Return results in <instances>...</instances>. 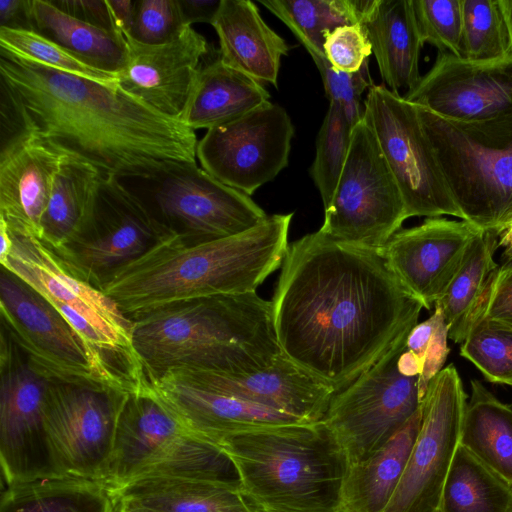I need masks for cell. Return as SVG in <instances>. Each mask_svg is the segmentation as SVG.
Segmentation results:
<instances>
[{
    "label": "cell",
    "mask_w": 512,
    "mask_h": 512,
    "mask_svg": "<svg viewBox=\"0 0 512 512\" xmlns=\"http://www.w3.org/2000/svg\"><path fill=\"white\" fill-rule=\"evenodd\" d=\"M271 306L281 353L335 394L409 334L424 308L378 250L319 230L288 245Z\"/></svg>",
    "instance_id": "1"
},
{
    "label": "cell",
    "mask_w": 512,
    "mask_h": 512,
    "mask_svg": "<svg viewBox=\"0 0 512 512\" xmlns=\"http://www.w3.org/2000/svg\"><path fill=\"white\" fill-rule=\"evenodd\" d=\"M1 134L32 132L104 176L196 162L195 131L160 114L119 83L103 84L0 51Z\"/></svg>",
    "instance_id": "2"
},
{
    "label": "cell",
    "mask_w": 512,
    "mask_h": 512,
    "mask_svg": "<svg viewBox=\"0 0 512 512\" xmlns=\"http://www.w3.org/2000/svg\"><path fill=\"white\" fill-rule=\"evenodd\" d=\"M293 213L230 237L189 243L172 231L100 289L131 319L162 308L256 292L281 267Z\"/></svg>",
    "instance_id": "3"
},
{
    "label": "cell",
    "mask_w": 512,
    "mask_h": 512,
    "mask_svg": "<svg viewBox=\"0 0 512 512\" xmlns=\"http://www.w3.org/2000/svg\"><path fill=\"white\" fill-rule=\"evenodd\" d=\"M132 320L146 378L179 367L252 373L281 354L271 301L256 292L178 304Z\"/></svg>",
    "instance_id": "4"
},
{
    "label": "cell",
    "mask_w": 512,
    "mask_h": 512,
    "mask_svg": "<svg viewBox=\"0 0 512 512\" xmlns=\"http://www.w3.org/2000/svg\"><path fill=\"white\" fill-rule=\"evenodd\" d=\"M218 446L258 512H341L350 464L323 420L250 428Z\"/></svg>",
    "instance_id": "5"
},
{
    "label": "cell",
    "mask_w": 512,
    "mask_h": 512,
    "mask_svg": "<svg viewBox=\"0 0 512 512\" xmlns=\"http://www.w3.org/2000/svg\"><path fill=\"white\" fill-rule=\"evenodd\" d=\"M415 107L463 220L498 236L512 222V109L465 122Z\"/></svg>",
    "instance_id": "6"
},
{
    "label": "cell",
    "mask_w": 512,
    "mask_h": 512,
    "mask_svg": "<svg viewBox=\"0 0 512 512\" xmlns=\"http://www.w3.org/2000/svg\"><path fill=\"white\" fill-rule=\"evenodd\" d=\"M8 230L13 244L2 268L43 296L108 371L138 390L146 375L133 346V320L104 292L72 274L40 239Z\"/></svg>",
    "instance_id": "7"
},
{
    "label": "cell",
    "mask_w": 512,
    "mask_h": 512,
    "mask_svg": "<svg viewBox=\"0 0 512 512\" xmlns=\"http://www.w3.org/2000/svg\"><path fill=\"white\" fill-rule=\"evenodd\" d=\"M156 476L239 484L230 458L215 443L190 431L143 390L122 409L111 460L102 481L111 491Z\"/></svg>",
    "instance_id": "8"
},
{
    "label": "cell",
    "mask_w": 512,
    "mask_h": 512,
    "mask_svg": "<svg viewBox=\"0 0 512 512\" xmlns=\"http://www.w3.org/2000/svg\"><path fill=\"white\" fill-rule=\"evenodd\" d=\"M116 178L154 218L189 243L237 235L268 217L251 196L223 184L196 162L166 161Z\"/></svg>",
    "instance_id": "9"
},
{
    "label": "cell",
    "mask_w": 512,
    "mask_h": 512,
    "mask_svg": "<svg viewBox=\"0 0 512 512\" xmlns=\"http://www.w3.org/2000/svg\"><path fill=\"white\" fill-rule=\"evenodd\" d=\"M2 327L45 379L133 392L108 371L72 325L43 296L2 268Z\"/></svg>",
    "instance_id": "10"
},
{
    "label": "cell",
    "mask_w": 512,
    "mask_h": 512,
    "mask_svg": "<svg viewBox=\"0 0 512 512\" xmlns=\"http://www.w3.org/2000/svg\"><path fill=\"white\" fill-rule=\"evenodd\" d=\"M406 219L398 184L362 119L351 130L348 155L319 231L333 240L379 251Z\"/></svg>",
    "instance_id": "11"
},
{
    "label": "cell",
    "mask_w": 512,
    "mask_h": 512,
    "mask_svg": "<svg viewBox=\"0 0 512 512\" xmlns=\"http://www.w3.org/2000/svg\"><path fill=\"white\" fill-rule=\"evenodd\" d=\"M408 335L336 393L322 419L343 447L350 465L379 450L420 408L419 376L403 374L398 365Z\"/></svg>",
    "instance_id": "12"
},
{
    "label": "cell",
    "mask_w": 512,
    "mask_h": 512,
    "mask_svg": "<svg viewBox=\"0 0 512 512\" xmlns=\"http://www.w3.org/2000/svg\"><path fill=\"white\" fill-rule=\"evenodd\" d=\"M363 119L398 184L407 218L450 215L463 220L415 105L384 85H373L364 99Z\"/></svg>",
    "instance_id": "13"
},
{
    "label": "cell",
    "mask_w": 512,
    "mask_h": 512,
    "mask_svg": "<svg viewBox=\"0 0 512 512\" xmlns=\"http://www.w3.org/2000/svg\"><path fill=\"white\" fill-rule=\"evenodd\" d=\"M170 232L116 177L103 176L89 221L54 253L72 274L100 290Z\"/></svg>",
    "instance_id": "14"
},
{
    "label": "cell",
    "mask_w": 512,
    "mask_h": 512,
    "mask_svg": "<svg viewBox=\"0 0 512 512\" xmlns=\"http://www.w3.org/2000/svg\"><path fill=\"white\" fill-rule=\"evenodd\" d=\"M130 393L49 382L44 418L60 476L103 481Z\"/></svg>",
    "instance_id": "15"
},
{
    "label": "cell",
    "mask_w": 512,
    "mask_h": 512,
    "mask_svg": "<svg viewBox=\"0 0 512 512\" xmlns=\"http://www.w3.org/2000/svg\"><path fill=\"white\" fill-rule=\"evenodd\" d=\"M468 395L453 364L435 375L421 400V423L406 467L383 512H437L460 444Z\"/></svg>",
    "instance_id": "16"
},
{
    "label": "cell",
    "mask_w": 512,
    "mask_h": 512,
    "mask_svg": "<svg viewBox=\"0 0 512 512\" xmlns=\"http://www.w3.org/2000/svg\"><path fill=\"white\" fill-rule=\"evenodd\" d=\"M0 371V464L7 486L60 476L44 418L50 381L31 368L3 327Z\"/></svg>",
    "instance_id": "17"
},
{
    "label": "cell",
    "mask_w": 512,
    "mask_h": 512,
    "mask_svg": "<svg viewBox=\"0 0 512 512\" xmlns=\"http://www.w3.org/2000/svg\"><path fill=\"white\" fill-rule=\"evenodd\" d=\"M294 126L286 110L270 101L207 130L198 141L201 167L249 196L287 167Z\"/></svg>",
    "instance_id": "18"
},
{
    "label": "cell",
    "mask_w": 512,
    "mask_h": 512,
    "mask_svg": "<svg viewBox=\"0 0 512 512\" xmlns=\"http://www.w3.org/2000/svg\"><path fill=\"white\" fill-rule=\"evenodd\" d=\"M403 97L451 120L496 117L512 109V57L476 62L438 52L432 68Z\"/></svg>",
    "instance_id": "19"
},
{
    "label": "cell",
    "mask_w": 512,
    "mask_h": 512,
    "mask_svg": "<svg viewBox=\"0 0 512 512\" xmlns=\"http://www.w3.org/2000/svg\"><path fill=\"white\" fill-rule=\"evenodd\" d=\"M479 232L465 220L426 218L420 225L400 229L379 253L400 284L430 310Z\"/></svg>",
    "instance_id": "20"
},
{
    "label": "cell",
    "mask_w": 512,
    "mask_h": 512,
    "mask_svg": "<svg viewBox=\"0 0 512 512\" xmlns=\"http://www.w3.org/2000/svg\"><path fill=\"white\" fill-rule=\"evenodd\" d=\"M161 376L278 410L306 422L322 420L335 395L327 384L282 353L269 367L252 373L229 374L179 367Z\"/></svg>",
    "instance_id": "21"
},
{
    "label": "cell",
    "mask_w": 512,
    "mask_h": 512,
    "mask_svg": "<svg viewBox=\"0 0 512 512\" xmlns=\"http://www.w3.org/2000/svg\"><path fill=\"white\" fill-rule=\"evenodd\" d=\"M125 39L127 61L118 74L119 85L160 114L178 120L209 52L206 39L192 26L160 45Z\"/></svg>",
    "instance_id": "22"
},
{
    "label": "cell",
    "mask_w": 512,
    "mask_h": 512,
    "mask_svg": "<svg viewBox=\"0 0 512 512\" xmlns=\"http://www.w3.org/2000/svg\"><path fill=\"white\" fill-rule=\"evenodd\" d=\"M67 155L28 131L1 142L0 218L11 230L39 238L42 215Z\"/></svg>",
    "instance_id": "23"
},
{
    "label": "cell",
    "mask_w": 512,
    "mask_h": 512,
    "mask_svg": "<svg viewBox=\"0 0 512 512\" xmlns=\"http://www.w3.org/2000/svg\"><path fill=\"white\" fill-rule=\"evenodd\" d=\"M139 390L158 400L194 434L216 445L224 437L250 428L306 422L166 376L147 377Z\"/></svg>",
    "instance_id": "24"
},
{
    "label": "cell",
    "mask_w": 512,
    "mask_h": 512,
    "mask_svg": "<svg viewBox=\"0 0 512 512\" xmlns=\"http://www.w3.org/2000/svg\"><path fill=\"white\" fill-rule=\"evenodd\" d=\"M211 25L226 66L262 85L278 86L281 58L290 46L266 24L252 1L221 0Z\"/></svg>",
    "instance_id": "25"
},
{
    "label": "cell",
    "mask_w": 512,
    "mask_h": 512,
    "mask_svg": "<svg viewBox=\"0 0 512 512\" xmlns=\"http://www.w3.org/2000/svg\"><path fill=\"white\" fill-rule=\"evenodd\" d=\"M370 42L380 75L390 90L407 91L420 80L423 47L412 0H375L361 23Z\"/></svg>",
    "instance_id": "26"
},
{
    "label": "cell",
    "mask_w": 512,
    "mask_h": 512,
    "mask_svg": "<svg viewBox=\"0 0 512 512\" xmlns=\"http://www.w3.org/2000/svg\"><path fill=\"white\" fill-rule=\"evenodd\" d=\"M264 85L226 66L219 58L200 66L178 120L207 130L239 118L268 102Z\"/></svg>",
    "instance_id": "27"
},
{
    "label": "cell",
    "mask_w": 512,
    "mask_h": 512,
    "mask_svg": "<svg viewBox=\"0 0 512 512\" xmlns=\"http://www.w3.org/2000/svg\"><path fill=\"white\" fill-rule=\"evenodd\" d=\"M118 500L166 512H258L239 484L156 476L112 491Z\"/></svg>",
    "instance_id": "28"
},
{
    "label": "cell",
    "mask_w": 512,
    "mask_h": 512,
    "mask_svg": "<svg viewBox=\"0 0 512 512\" xmlns=\"http://www.w3.org/2000/svg\"><path fill=\"white\" fill-rule=\"evenodd\" d=\"M421 423V405L410 420L367 459L349 465L341 512H383L406 467Z\"/></svg>",
    "instance_id": "29"
},
{
    "label": "cell",
    "mask_w": 512,
    "mask_h": 512,
    "mask_svg": "<svg viewBox=\"0 0 512 512\" xmlns=\"http://www.w3.org/2000/svg\"><path fill=\"white\" fill-rule=\"evenodd\" d=\"M104 175L73 155L63 160L40 221L39 238L53 252L76 237L89 221Z\"/></svg>",
    "instance_id": "30"
},
{
    "label": "cell",
    "mask_w": 512,
    "mask_h": 512,
    "mask_svg": "<svg viewBox=\"0 0 512 512\" xmlns=\"http://www.w3.org/2000/svg\"><path fill=\"white\" fill-rule=\"evenodd\" d=\"M497 248L498 236L480 231L471 242L444 294L435 303L443 313L448 337L455 343L461 344L464 341L472 324L482 313L499 267L494 260Z\"/></svg>",
    "instance_id": "31"
},
{
    "label": "cell",
    "mask_w": 512,
    "mask_h": 512,
    "mask_svg": "<svg viewBox=\"0 0 512 512\" xmlns=\"http://www.w3.org/2000/svg\"><path fill=\"white\" fill-rule=\"evenodd\" d=\"M32 31L57 43L93 68L118 76L127 61L126 39L57 8L51 1L30 0Z\"/></svg>",
    "instance_id": "32"
},
{
    "label": "cell",
    "mask_w": 512,
    "mask_h": 512,
    "mask_svg": "<svg viewBox=\"0 0 512 512\" xmlns=\"http://www.w3.org/2000/svg\"><path fill=\"white\" fill-rule=\"evenodd\" d=\"M460 444L512 485V404L470 382Z\"/></svg>",
    "instance_id": "33"
},
{
    "label": "cell",
    "mask_w": 512,
    "mask_h": 512,
    "mask_svg": "<svg viewBox=\"0 0 512 512\" xmlns=\"http://www.w3.org/2000/svg\"><path fill=\"white\" fill-rule=\"evenodd\" d=\"M0 512H117L112 491L102 482L58 476L7 486Z\"/></svg>",
    "instance_id": "34"
},
{
    "label": "cell",
    "mask_w": 512,
    "mask_h": 512,
    "mask_svg": "<svg viewBox=\"0 0 512 512\" xmlns=\"http://www.w3.org/2000/svg\"><path fill=\"white\" fill-rule=\"evenodd\" d=\"M437 512H512V485L459 444Z\"/></svg>",
    "instance_id": "35"
},
{
    "label": "cell",
    "mask_w": 512,
    "mask_h": 512,
    "mask_svg": "<svg viewBox=\"0 0 512 512\" xmlns=\"http://www.w3.org/2000/svg\"><path fill=\"white\" fill-rule=\"evenodd\" d=\"M260 3L291 30L312 59L325 58L323 44L327 32L339 26L358 24L352 0H266Z\"/></svg>",
    "instance_id": "36"
},
{
    "label": "cell",
    "mask_w": 512,
    "mask_h": 512,
    "mask_svg": "<svg viewBox=\"0 0 512 512\" xmlns=\"http://www.w3.org/2000/svg\"><path fill=\"white\" fill-rule=\"evenodd\" d=\"M464 59L492 62L512 57L500 0H461Z\"/></svg>",
    "instance_id": "37"
},
{
    "label": "cell",
    "mask_w": 512,
    "mask_h": 512,
    "mask_svg": "<svg viewBox=\"0 0 512 512\" xmlns=\"http://www.w3.org/2000/svg\"><path fill=\"white\" fill-rule=\"evenodd\" d=\"M0 47L1 52L54 70L103 84L118 83L117 75L91 67L57 43L32 30L1 27Z\"/></svg>",
    "instance_id": "38"
},
{
    "label": "cell",
    "mask_w": 512,
    "mask_h": 512,
    "mask_svg": "<svg viewBox=\"0 0 512 512\" xmlns=\"http://www.w3.org/2000/svg\"><path fill=\"white\" fill-rule=\"evenodd\" d=\"M460 355L493 384L512 386V328L478 315L461 343Z\"/></svg>",
    "instance_id": "39"
},
{
    "label": "cell",
    "mask_w": 512,
    "mask_h": 512,
    "mask_svg": "<svg viewBox=\"0 0 512 512\" xmlns=\"http://www.w3.org/2000/svg\"><path fill=\"white\" fill-rule=\"evenodd\" d=\"M351 128L341 109L330 103L317 135L310 175L326 207L337 187L350 146Z\"/></svg>",
    "instance_id": "40"
},
{
    "label": "cell",
    "mask_w": 512,
    "mask_h": 512,
    "mask_svg": "<svg viewBox=\"0 0 512 512\" xmlns=\"http://www.w3.org/2000/svg\"><path fill=\"white\" fill-rule=\"evenodd\" d=\"M412 6L423 44L464 58L461 0H412Z\"/></svg>",
    "instance_id": "41"
},
{
    "label": "cell",
    "mask_w": 512,
    "mask_h": 512,
    "mask_svg": "<svg viewBox=\"0 0 512 512\" xmlns=\"http://www.w3.org/2000/svg\"><path fill=\"white\" fill-rule=\"evenodd\" d=\"M313 61L322 77L327 98L330 103L336 104L341 109L352 130L364 116L362 94L374 85L368 63L355 73H345L332 68L326 58H316Z\"/></svg>",
    "instance_id": "42"
},
{
    "label": "cell",
    "mask_w": 512,
    "mask_h": 512,
    "mask_svg": "<svg viewBox=\"0 0 512 512\" xmlns=\"http://www.w3.org/2000/svg\"><path fill=\"white\" fill-rule=\"evenodd\" d=\"M185 27L178 0H139L130 36L143 44L160 45L175 39Z\"/></svg>",
    "instance_id": "43"
},
{
    "label": "cell",
    "mask_w": 512,
    "mask_h": 512,
    "mask_svg": "<svg viewBox=\"0 0 512 512\" xmlns=\"http://www.w3.org/2000/svg\"><path fill=\"white\" fill-rule=\"evenodd\" d=\"M325 58L337 71L355 73L368 63L370 42L361 25H343L327 32L323 44Z\"/></svg>",
    "instance_id": "44"
},
{
    "label": "cell",
    "mask_w": 512,
    "mask_h": 512,
    "mask_svg": "<svg viewBox=\"0 0 512 512\" xmlns=\"http://www.w3.org/2000/svg\"><path fill=\"white\" fill-rule=\"evenodd\" d=\"M434 311L437 314L436 325L427 345L422 370L418 380L421 400L425 395L431 379L443 369V365L450 351L447 344L449 338L448 329L443 313L436 305L434 306Z\"/></svg>",
    "instance_id": "45"
},
{
    "label": "cell",
    "mask_w": 512,
    "mask_h": 512,
    "mask_svg": "<svg viewBox=\"0 0 512 512\" xmlns=\"http://www.w3.org/2000/svg\"><path fill=\"white\" fill-rule=\"evenodd\" d=\"M51 2L57 8L78 20L115 32L106 0H58Z\"/></svg>",
    "instance_id": "46"
},
{
    "label": "cell",
    "mask_w": 512,
    "mask_h": 512,
    "mask_svg": "<svg viewBox=\"0 0 512 512\" xmlns=\"http://www.w3.org/2000/svg\"><path fill=\"white\" fill-rule=\"evenodd\" d=\"M482 314L501 325L512 327V277L493 279Z\"/></svg>",
    "instance_id": "47"
},
{
    "label": "cell",
    "mask_w": 512,
    "mask_h": 512,
    "mask_svg": "<svg viewBox=\"0 0 512 512\" xmlns=\"http://www.w3.org/2000/svg\"><path fill=\"white\" fill-rule=\"evenodd\" d=\"M32 30L30 0H0V28Z\"/></svg>",
    "instance_id": "48"
},
{
    "label": "cell",
    "mask_w": 512,
    "mask_h": 512,
    "mask_svg": "<svg viewBox=\"0 0 512 512\" xmlns=\"http://www.w3.org/2000/svg\"><path fill=\"white\" fill-rule=\"evenodd\" d=\"M186 26L194 23L212 24L221 0H178Z\"/></svg>",
    "instance_id": "49"
},
{
    "label": "cell",
    "mask_w": 512,
    "mask_h": 512,
    "mask_svg": "<svg viewBox=\"0 0 512 512\" xmlns=\"http://www.w3.org/2000/svg\"><path fill=\"white\" fill-rule=\"evenodd\" d=\"M114 30L121 37L130 36L134 21L135 3L131 0H106Z\"/></svg>",
    "instance_id": "50"
},
{
    "label": "cell",
    "mask_w": 512,
    "mask_h": 512,
    "mask_svg": "<svg viewBox=\"0 0 512 512\" xmlns=\"http://www.w3.org/2000/svg\"><path fill=\"white\" fill-rule=\"evenodd\" d=\"M437 314H433L421 323H417L410 331L406 348L414 353L423 364L428 342L436 325Z\"/></svg>",
    "instance_id": "51"
},
{
    "label": "cell",
    "mask_w": 512,
    "mask_h": 512,
    "mask_svg": "<svg viewBox=\"0 0 512 512\" xmlns=\"http://www.w3.org/2000/svg\"><path fill=\"white\" fill-rule=\"evenodd\" d=\"M512 277V250H504L495 279Z\"/></svg>",
    "instance_id": "52"
},
{
    "label": "cell",
    "mask_w": 512,
    "mask_h": 512,
    "mask_svg": "<svg viewBox=\"0 0 512 512\" xmlns=\"http://www.w3.org/2000/svg\"><path fill=\"white\" fill-rule=\"evenodd\" d=\"M115 498V497H114ZM117 512H166L162 510H156L137 504L129 503L126 501L118 500L115 498Z\"/></svg>",
    "instance_id": "53"
},
{
    "label": "cell",
    "mask_w": 512,
    "mask_h": 512,
    "mask_svg": "<svg viewBox=\"0 0 512 512\" xmlns=\"http://www.w3.org/2000/svg\"><path fill=\"white\" fill-rule=\"evenodd\" d=\"M498 247L512 250V222L498 235Z\"/></svg>",
    "instance_id": "54"
},
{
    "label": "cell",
    "mask_w": 512,
    "mask_h": 512,
    "mask_svg": "<svg viewBox=\"0 0 512 512\" xmlns=\"http://www.w3.org/2000/svg\"><path fill=\"white\" fill-rule=\"evenodd\" d=\"M500 4L508 27L512 52V0H500Z\"/></svg>",
    "instance_id": "55"
},
{
    "label": "cell",
    "mask_w": 512,
    "mask_h": 512,
    "mask_svg": "<svg viewBox=\"0 0 512 512\" xmlns=\"http://www.w3.org/2000/svg\"><path fill=\"white\" fill-rule=\"evenodd\" d=\"M508 327V326H507ZM512 328V327H511Z\"/></svg>",
    "instance_id": "56"
}]
</instances>
